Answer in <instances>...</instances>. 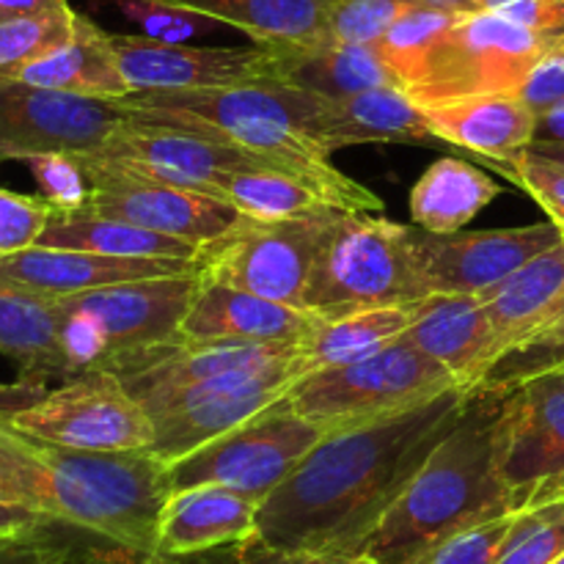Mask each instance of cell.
<instances>
[{
  "label": "cell",
  "instance_id": "36",
  "mask_svg": "<svg viewBox=\"0 0 564 564\" xmlns=\"http://www.w3.org/2000/svg\"><path fill=\"white\" fill-rule=\"evenodd\" d=\"M564 554V501L516 512L496 564H554Z\"/></svg>",
  "mask_w": 564,
  "mask_h": 564
},
{
  "label": "cell",
  "instance_id": "55",
  "mask_svg": "<svg viewBox=\"0 0 564 564\" xmlns=\"http://www.w3.org/2000/svg\"><path fill=\"white\" fill-rule=\"evenodd\" d=\"M330 564H378V562L367 554H358V556H350V560H339V562H330Z\"/></svg>",
  "mask_w": 564,
  "mask_h": 564
},
{
  "label": "cell",
  "instance_id": "53",
  "mask_svg": "<svg viewBox=\"0 0 564 564\" xmlns=\"http://www.w3.org/2000/svg\"><path fill=\"white\" fill-rule=\"evenodd\" d=\"M424 3L444 6L452 11H477V0H424Z\"/></svg>",
  "mask_w": 564,
  "mask_h": 564
},
{
  "label": "cell",
  "instance_id": "8",
  "mask_svg": "<svg viewBox=\"0 0 564 564\" xmlns=\"http://www.w3.org/2000/svg\"><path fill=\"white\" fill-rule=\"evenodd\" d=\"M562 44L494 11H463L408 88L422 108L479 94H518L532 66Z\"/></svg>",
  "mask_w": 564,
  "mask_h": 564
},
{
  "label": "cell",
  "instance_id": "47",
  "mask_svg": "<svg viewBox=\"0 0 564 564\" xmlns=\"http://www.w3.org/2000/svg\"><path fill=\"white\" fill-rule=\"evenodd\" d=\"M47 391L50 389L44 383H31V380L20 378L14 383H0V416H14L25 408L36 405Z\"/></svg>",
  "mask_w": 564,
  "mask_h": 564
},
{
  "label": "cell",
  "instance_id": "38",
  "mask_svg": "<svg viewBox=\"0 0 564 564\" xmlns=\"http://www.w3.org/2000/svg\"><path fill=\"white\" fill-rule=\"evenodd\" d=\"M413 3L419 0H334L325 22L328 42L378 44Z\"/></svg>",
  "mask_w": 564,
  "mask_h": 564
},
{
  "label": "cell",
  "instance_id": "26",
  "mask_svg": "<svg viewBox=\"0 0 564 564\" xmlns=\"http://www.w3.org/2000/svg\"><path fill=\"white\" fill-rule=\"evenodd\" d=\"M301 345H273V341H185L182 339L174 350L165 352L149 367L127 375L124 386L132 391L138 402L149 397L169 394V391L187 389V386L207 383L220 375L242 372V369H259L268 364L284 361L295 356Z\"/></svg>",
  "mask_w": 564,
  "mask_h": 564
},
{
  "label": "cell",
  "instance_id": "51",
  "mask_svg": "<svg viewBox=\"0 0 564 564\" xmlns=\"http://www.w3.org/2000/svg\"><path fill=\"white\" fill-rule=\"evenodd\" d=\"M0 501H6V505H28L25 494H22V488L17 485V479L11 477L3 463H0Z\"/></svg>",
  "mask_w": 564,
  "mask_h": 564
},
{
  "label": "cell",
  "instance_id": "16",
  "mask_svg": "<svg viewBox=\"0 0 564 564\" xmlns=\"http://www.w3.org/2000/svg\"><path fill=\"white\" fill-rule=\"evenodd\" d=\"M94 158L110 165L132 171V174L149 176V180L169 182V185L191 187V191L218 196L224 191L226 176L235 171L270 169L264 160L242 152L226 141L196 135V132L180 130V127L154 124V121L135 119L127 113Z\"/></svg>",
  "mask_w": 564,
  "mask_h": 564
},
{
  "label": "cell",
  "instance_id": "24",
  "mask_svg": "<svg viewBox=\"0 0 564 564\" xmlns=\"http://www.w3.org/2000/svg\"><path fill=\"white\" fill-rule=\"evenodd\" d=\"M317 141L328 154L358 143H433L424 110L405 88L386 86L350 97H323Z\"/></svg>",
  "mask_w": 564,
  "mask_h": 564
},
{
  "label": "cell",
  "instance_id": "3",
  "mask_svg": "<svg viewBox=\"0 0 564 564\" xmlns=\"http://www.w3.org/2000/svg\"><path fill=\"white\" fill-rule=\"evenodd\" d=\"M0 463L28 505L91 538L158 554L160 516L171 496L169 463L149 449L86 452L17 430L0 416Z\"/></svg>",
  "mask_w": 564,
  "mask_h": 564
},
{
  "label": "cell",
  "instance_id": "33",
  "mask_svg": "<svg viewBox=\"0 0 564 564\" xmlns=\"http://www.w3.org/2000/svg\"><path fill=\"white\" fill-rule=\"evenodd\" d=\"M220 198L248 218L284 220L339 209L317 185L279 169H248L226 176Z\"/></svg>",
  "mask_w": 564,
  "mask_h": 564
},
{
  "label": "cell",
  "instance_id": "19",
  "mask_svg": "<svg viewBox=\"0 0 564 564\" xmlns=\"http://www.w3.org/2000/svg\"><path fill=\"white\" fill-rule=\"evenodd\" d=\"M323 314L270 301L237 286L209 281L198 273L196 295L182 319L185 341H273L303 345L323 325Z\"/></svg>",
  "mask_w": 564,
  "mask_h": 564
},
{
  "label": "cell",
  "instance_id": "1",
  "mask_svg": "<svg viewBox=\"0 0 564 564\" xmlns=\"http://www.w3.org/2000/svg\"><path fill=\"white\" fill-rule=\"evenodd\" d=\"M471 394L455 386L400 413L325 433L259 505L257 538L325 562L364 554Z\"/></svg>",
  "mask_w": 564,
  "mask_h": 564
},
{
  "label": "cell",
  "instance_id": "35",
  "mask_svg": "<svg viewBox=\"0 0 564 564\" xmlns=\"http://www.w3.org/2000/svg\"><path fill=\"white\" fill-rule=\"evenodd\" d=\"M75 22L77 11L69 3L39 14L0 17V83L61 47L75 33Z\"/></svg>",
  "mask_w": 564,
  "mask_h": 564
},
{
  "label": "cell",
  "instance_id": "50",
  "mask_svg": "<svg viewBox=\"0 0 564 564\" xmlns=\"http://www.w3.org/2000/svg\"><path fill=\"white\" fill-rule=\"evenodd\" d=\"M66 0H0V17L14 14H39V11L61 9Z\"/></svg>",
  "mask_w": 564,
  "mask_h": 564
},
{
  "label": "cell",
  "instance_id": "40",
  "mask_svg": "<svg viewBox=\"0 0 564 564\" xmlns=\"http://www.w3.org/2000/svg\"><path fill=\"white\" fill-rule=\"evenodd\" d=\"M494 169H499L507 180H512L518 187H523V191L545 209L551 224H554L564 237V163L527 149L521 158L510 160V163L494 165Z\"/></svg>",
  "mask_w": 564,
  "mask_h": 564
},
{
  "label": "cell",
  "instance_id": "49",
  "mask_svg": "<svg viewBox=\"0 0 564 564\" xmlns=\"http://www.w3.org/2000/svg\"><path fill=\"white\" fill-rule=\"evenodd\" d=\"M534 141L564 143V108H554V110H545V113H538V130H534Z\"/></svg>",
  "mask_w": 564,
  "mask_h": 564
},
{
  "label": "cell",
  "instance_id": "31",
  "mask_svg": "<svg viewBox=\"0 0 564 564\" xmlns=\"http://www.w3.org/2000/svg\"><path fill=\"white\" fill-rule=\"evenodd\" d=\"M501 185L477 165L457 158H441L424 171L411 187L413 224L430 235H455L471 224L494 198H499Z\"/></svg>",
  "mask_w": 564,
  "mask_h": 564
},
{
  "label": "cell",
  "instance_id": "4",
  "mask_svg": "<svg viewBox=\"0 0 564 564\" xmlns=\"http://www.w3.org/2000/svg\"><path fill=\"white\" fill-rule=\"evenodd\" d=\"M499 391H474L455 427L430 452L364 554L378 564H419L457 532L512 516L496 457Z\"/></svg>",
  "mask_w": 564,
  "mask_h": 564
},
{
  "label": "cell",
  "instance_id": "46",
  "mask_svg": "<svg viewBox=\"0 0 564 564\" xmlns=\"http://www.w3.org/2000/svg\"><path fill=\"white\" fill-rule=\"evenodd\" d=\"M141 560L143 556L135 554V551L121 549V545L108 543V540L88 538L77 540L69 554L58 564H138Z\"/></svg>",
  "mask_w": 564,
  "mask_h": 564
},
{
  "label": "cell",
  "instance_id": "14",
  "mask_svg": "<svg viewBox=\"0 0 564 564\" xmlns=\"http://www.w3.org/2000/svg\"><path fill=\"white\" fill-rule=\"evenodd\" d=\"M77 160L91 182V198L86 209L94 215L182 237L202 248L235 231L246 218L226 198L149 180V176L105 163L94 154H77Z\"/></svg>",
  "mask_w": 564,
  "mask_h": 564
},
{
  "label": "cell",
  "instance_id": "7",
  "mask_svg": "<svg viewBox=\"0 0 564 564\" xmlns=\"http://www.w3.org/2000/svg\"><path fill=\"white\" fill-rule=\"evenodd\" d=\"M457 383L438 361L402 336L378 356L336 369H319L292 386L286 405L325 433L400 413Z\"/></svg>",
  "mask_w": 564,
  "mask_h": 564
},
{
  "label": "cell",
  "instance_id": "15",
  "mask_svg": "<svg viewBox=\"0 0 564 564\" xmlns=\"http://www.w3.org/2000/svg\"><path fill=\"white\" fill-rule=\"evenodd\" d=\"M121 121L127 110L119 99L0 83V163H25L44 152H97Z\"/></svg>",
  "mask_w": 564,
  "mask_h": 564
},
{
  "label": "cell",
  "instance_id": "11",
  "mask_svg": "<svg viewBox=\"0 0 564 564\" xmlns=\"http://www.w3.org/2000/svg\"><path fill=\"white\" fill-rule=\"evenodd\" d=\"M499 397L496 457L512 512L564 501V364Z\"/></svg>",
  "mask_w": 564,
  "mask_h": 564
},
{
  "label": "cell",
  "instance_id": "34",
  "mask_svg": "<svg viewBox=\"0 0 564 564\" xmlns=\"http://www.w3.org/2000/svg\"><path fill=\"white\" fill-rule=\"evenodd\" d=\"M460 14L463 11L419 0L405 14L397 17L394 25L383 33L378 47L405 91L424 75V66H427L435 44L444 39V33L455 25Z\"/></svg>",
  "mask_w": 564,
  "mask_h": 564
},
{
  "label": "cell",
  "instance_id": "12",
  "mask_svg": "<svg viewBox=\"0 0 564 564\" xmlns=\"http://www.w3.org/2000/svg\"><path fill=\"white\" fill-rule=\"evenodd\" d=\"M323 435V427L297 416L284 400L182 460L171 463V488L224 485L262 505Z\"/></svg>",
  "mask_w": 564,
  "mask_h": 564
},
{
  "label": "cell",
  "instance_id": "9",
  "mask_svg": "<svg viewBox=\"0 0 564 564\" xmlns=\"http://www.w3.org/2000/svg\"><path fill=\"white\" fill-rule=\"evenodd\" d=\"M306 375V358L303 350H297L295 356L268 367L242 369L207 383L149 397L141 402L154 424V444L149 452L171 466L209 441L251 422L259 413L281 405L292 386L301 383Z\"/></svg>",
  "mask_w": 564,
  "mask_h": 564
},
{
  "label": "cell",
  "instance_id": "2",
  "mask_svg": "<svg viewBox=\"0 0 564 564\" xmlns=\"http://www.w3.org/2000/svg\"><path fill=\"white\" fill-rule=\"evenodd\" d=\"M119 102L135 119L226 141L270 169L301 176L345 213H383V202L336 169L317 141L319 94L281 80H259L191 91H138Z\"/></svg>",
  "mask_w": 564,
  "mask_h": 564
},
{
  "label": "cell",
  "instance_id": "57",
  "mask_svg": "<svg viewBox=\"0 0 564 564\" xmlns=\"http://www.w3.org/2000/svg\"><path fill=\"white\" fill-rule=\"evenodd\" d=\"M560 3H562V6H564V0H560Z\"/></svg>",
  "mask_w": 564,
  "mask_h": 564
},
{
  "label": "cell",
  "instance_id": "27",
  "mask_svg": "<svg viewBox=\"0 0 564 564\" xmlns=\"http://www.w3.org/2000/svg\"><path fill=\"white\" fill-rule=\"evenodd\" d=\"M0 352L20 367V380L75 378L61 347L58 297L0 281Z\"/></svg>",
  "mask_w": 564,
  "mask_h": 564
},
{
  "label": "cell",
  "instance_id": "30",
  "mask_svg": "<svg viewBox=\"0 0 564 564\" xmlns=\"http://www.w3.org/2000/svg\"><path fill=\"white\" fill-rule=\"evenodd\" d=\"M202 11L270 47H314L328 42L325 22L334 0H169Z\"/></svg>",
  "mask_w": 564,
  "mask_h": 564
},
{
  "label": "cell",
  "instance_id": "22",
  "mask_svg": "<svg viewBox=\"0 0 564 564\" xmlns=\"http://www.w3.org/2000/svg\"><path fill=\"white\" fill-rule=\"evenodd\" d=\"M422 110L435 141L479 154L490 165L521 158L538 130V113L518 94H479Z\"/></svg>",
  "mask_w": 564,
  "mask_h": 564
},
{
  "label": "cell",
  "instance_id": "37",
  "mask_svg": "<svg viewBox=\"0 0 564 564\" xmlns=\"http://www.w3.org/2000/svg\"><path fill=\"white\" fill-rule=\"evenodd\" d=\"M124 20L141 28V36L158 42H191L218 31L220 22L202 11L169 3V0H110Z\"/></svg>",
  "mask_w": 564,
  "mask_h": 564
},
{
  "label": "cell",
  "instance_id": "20",
  "mask_svg": "<svg viewBox=\"0 0 564 564\" xmlns=\"http://www.w3.org/2000/svg\"><path fill=\"white\" fill-rule=\"evenodd\" d=\"M196 268L198 262H182V259H121L91 251H72V248L31 246L0 257V281L39 292V295L66 297L99 290V286L124 284V281L191 273Z\"/></svg>",
  "mask_w": 564,
  "mask_h": 564
},
{
  "label": "cell",
  "instance_id": "29",
  "mask_svg": "<svg viewBox=\"0 0 564 564\" xmlns=\"http://www.w3.org/2000/svg\"><path fill=\"white\" fill-rule=\"evenodd\" d=\"M36 246L72 248V251H91L102 257L121 259H182V262H202V246L163 231L143 229L127 220L105 218L88 209L80 213H53Z\"/></svg>",
  "mask_w": 564,
  "mask_h": 564
},
{
  "label": "cell",
  "instance_id": "48",
  "mask_svg": "<svg viewBox=\"0 0 564 564\" xmlns=\"http://www.w3.org/2000/svg\"><path fill=\"white\" fill-rule=\"evenodd\" d=\"M171 560H174V564H248L246 556H242L240 543L218 545V549L196 551V554L171 556Z\"/></svg>",
  "mask_w": 564,
  "mask_h": 564
},
{
  "label": "cell",
  "instance_id": "13",
  "mask_svg": "<svg viewBox=\"0 0 564 564\" xmlns=\"http://www.w3.org/2000/svg\"><path fill=\"white\" fill-rule=\"evenodd\" d=\"M6 419L22 433L69 449L141 452L154 444L147 408L108 369L75 375L47 391L36 405Z\"/></svg>",
  "mask_w": 564,
  "mask_h": 564
},
{
  "label": "cell",
  "instance_id": "52",
  "mask_svg": "<svg viewBox=\"0 0 564 564\" xmlns=\"http://www.w3.org/2000/svg\"><path fill=\"white\" fill-rule=\"evenodd\" d=\"M532 152H540V154H545V158H554V160H560V163H564V143H545V141H534L532 147Z\"/></svg>",
  "mask_w": 564,
  "mask_h": 564
},
{
  "label": "cell",
  "instance_id": "17",
  "mask_svg": "<svg viewBox=\"0 0 564 564\" xmlns=\"http://www.w3.org/2000/svg\"><path fill=\"white\" fill-rule=\"evenodd\" d=\"M116 61L132 94L191 91L281 80V47H198L187 42H158L130 33H110Z\"/></svg>",
  "mask_w": 564,
  "mask_h": 564
},
{
  "label": "cell",
  "instance_id": "6",
  "mask_svg": "<svg viewBox=\"0 0 564 564\" xmlns=\"http://www.w3.org/2000/svg\"><path fill=\"white\" fill-rule=\"evenodd\" d=\"M433 295L416 229L383 215L341 213L317 259L303 306L323 317Z\"/></svg>",
  "mask_w": 564,
  "mask_h": 564
},
{
  "label": "cell",
  "instance_id": "43",
  "mask_svg": "<svg viewBox=\"0 0 564 564\" xmlns=\"http://www.w3.org/2000/svg\"><path fill=\"white\" fill-rule=\"evenodd\" d=\"M518 97L534 110V113H545V110L564 108V44L551 47L532 72L527 75L523 86L518 88Z\"/></svg>",
  "mask_w": 564,
  "mask_h": 564
},
{
  "label": "cell",
  "instance_id": "21",
  "mask_svg": "<svg viewBox=\"0 0 564 564\" xmlns=\"http://www.w3.org/2000/svg\"><path fill=\"white\" fill-rule=\"evenodd\" d=\"M405 339L438 361L463 389L477 391L496 358V336L482 295H430L416 303Z\"/></svg>",
  "mask_w": 564,
  "mask_h": 564
},
{
  "label": "cell",
  "instance_id": "18",
  "mask_svg": "<svg viewBox=\"0 0 564 564\" xmlns=\"http://www.w3.org/2000/svg\"><path fill=\"white\" fill-rule=\"evenodd\" d=\"M562 240V231L551 220L455 235L416 231L419 257L433 295H485Z\"/></svg>",
  "mask_w": 564,
  "mask_h": 564
},
{
  "label": "cell",
  "instance_id": "44",
  "mask_svg": "<svg viewBox=\"0 0 564 564\" xmlns=\"http://www.w3.org/2000/svg\"><path fill=\"white\" fill-rule=\"evenodd\" d=\"M58 527L47 534L0 545V564H58L80 538H64Z\"/></svg>",
  "mask_w": 564,
  "mask_h": 564
},
{
  "label": "cell",
  "instance_id": "58",
  "mask_svg": "<svg viewBox=\"0 0 564 564\" xmlns=\"http://www.w3.org/2000/svg\"><path fill=\"white\" fill-rule=\"evenodd\" d=\"M11 543H14V540H11ZM0 545H3V543H0Z\"/></svg>",
  "mask_w": 564,
  "mask_h": 564
},
{
  "label": "cell",
  "instance_id": "5",
  "mask_svg": "<svg viewBox=\"0 0 564 564\" xmlns=\"http://www.w3.org/2000/svg\"><path fill=\"white\" fill-rule=\"evenodd\" d=\"M196 286L198 268L58 297L61 347L72 375L108 369L127 378L174 350Z\"/></svg>",
  "mask_w": 564,
  "mask_h": 564
},
{
  "label": "cell",
  "instance_id": "45",
  "mask_svg": "<svg viewBox=\"0 0 564 564\" xmlns=\"http://www.w3.org/2000/svg\"><path fill=\"white\" fill-rule=\"evenodd\" d=\"M58 527H64V523L53 521L47 512L36 510V507L0 501V543L39 538V534H47Z\"/></svg>",
  "mask_w": 564,
  "mask_h": 564
},
{
  "label": "cell",
  "instance_id": "39",
  "mask_svg": "<svg viewBox=\"0 0 564 564\" xmlns=\"http://www.w3.org/2000/svg\"><path fill=\"white\" fill-rule=\"evenodd\" d=\"M31 169L39 196L53 207V213H80L91 198V182H88L83 163L72 152H44L25 160Z\"/></svg>",
  "mask_w": 564,
  "mask_h": 564
},
{
  "label": "cell",
  "instance_id": "56",
  "mask_svg": "<svg viewBox=\"0 0 564 564\" xmlns=\"http://www.w3.org/2000/svg\"><path fill=\"white\" fill-rule=\"evenodd\" d=\"M554 564H564V554H562V556H560V560H556Z\"/></svg>",
  "mask_w": 564,
  "mask_h": 564
},
{
  "label": "cell",
  "instance_id": "10",
  "mask_svg": "<svg viewBox=\"0 0 564 564\" xmlns=\"http://www.w3.org/2000/svg\"><path fill=\"white\" fill-rule=\"evenodd\" d=\"M341 213L345 209H325L284 220L246 215L235 231L202 248L198 273L270 301L303 306L319 253Z\"/></svg>",
  "mask_w": 564,
  "mask_h": 564
},
{
  "label": "cell",
  "instance_id": "25",
  "mask_svg": "<svg viewBox=\"0 0 564 564\" xmlns=\"http://www.w3.org/2000/svg\"><path fill=\"white\" fill-rule=\"evenodd\" d=\"M3 83H25V86L97 99H124L132 94L116 61L110 33L80 11H77L75 33L61 47L31 61Z\"/></svg>",
  "mask_w": 564,
  "mask_h": 564
},
{
  "label": "cell",
  "instance_id": "42",
  "mask_svg": "<svg viewBox=\"0 0 564 564\" xmlns=\"http://www.w3.org/2000/svg\"><path fill=\"white\" fill-rule=\"evenodd\" d=\"M50 215L53 207L42 196H22L0 187V257L36 246Z\"/></svg>",
  "mask_w": 564,
  "mask_h": 564
},
{
  "label": "cell",
  "instance_id": "28",
  "mask_svg": "<svg viewBox=\"0 0 564 564\" xmlns=\"http://www.w3.org/2000/svg\"><path fill=\"white\" fill-rule=\"evenodd\" d=\"M281 83L330 99L369 88H402L378 44L350 42H323L297 50L281 47Z\"/></svg>",
  "mask_w": 564,
  "mask_h": 564
},
{
  "label": "cell",
  "instance_id": "41",
  "mask_svg": "<svg viewBox=\"0 0 564 564\" xmlns=\"http://www.w3.org/2000/svg\"><path fill=\"white\" fill-rule=\"evenodd\" d=\"M512 521H516V512L463 529L419 564H496Z\"/></svg>",
  "mask_w": 564,
  "mask_h": 564
},
{
  "label": "cell",
  "instance_id": "54",
  "mask_svg": "<svg viewBox=\"0 0 564 564\" xmlns=\"http://www.w3.org/2000/svg\"><path fill=\"white\" fill-rule=\"evenodd\" d=\"M138 564H174V560H171V556H165V554H160V551H158V554L143 556V560Z\"/></svg>",
  "mask_w": 564,
  "mask_h": 564
},
{
  "label": "cell",
  "instance_id": "32",
  "mask_svg": "<svg viewBox=\"0 0 564 564\" xmlns=\"http://www.w3.org/2000/svg\"><path fill=\"white\" fill-rule=\"evenodd\" d=\"M416 317V303L394 306H364L352 312L325 317L323 325L301 345L308 375L319 369L347 367L378 356L408 334Z\"/></svg>",
  "mask_w": 564,
  "mask_h": 564
},
{
  "label": "cell",
  "instance_id": "23",
  "mask_svg": "<svg viewBox=\"0 0 564 564\" xmlns=\"http://www.w3.org/2000/svg\"><path fill=\"white\" fill-rule=\"evenodd\" d=\"M257 499L224 485L171 490L160 516L158 551L165 556H182L242 543L257 534Z\"/></svg>",
  "mask_w": 564,
  "mask_h": 564
}]
</instances>
